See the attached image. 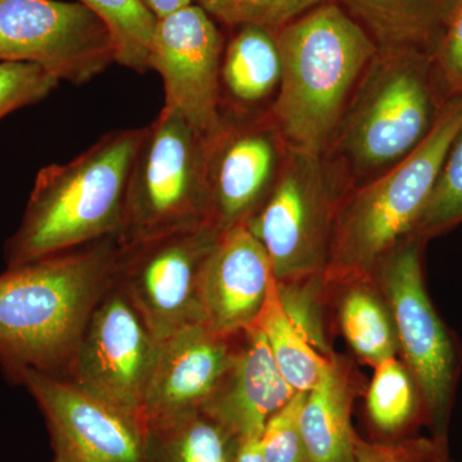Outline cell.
<instances>
[{
    "label": "cell",
    "mask_w": 462,
    "mask_h": 462,
    "mask_svg": "<svg viewBox=\"0 0 462 462\" xmlns=\"http://www.w3.org/2000/svg\"><path fill=\"white\" fill-rule=\"evenodd\" d=\"M117 238L69 249L0 273V366L66 379L91 311L114 278Z\"/></svg>",
    "instance_id": "1"
},
{
    "label": "cell",
    "mask_w": 462,
    "mask_h": 462,
    "mask_svg": "<svg viewBox=\"0 0 462 462\" xmlns=\"http://www.w3.org/2000/svg\"><path fill=\"white\" fill-rule=\"evenodd\" d=\"M143 133L115 130L69 162L42 169L20 226L5 243L7 267L117 238Z\"/></svg>",
    "instance_id": "3"
},
{
    "label": "cell",
    "mask_w": 462,
    "mask_h": 462,
    "mask_svg": "<svg viewBox=\"0 0 462 462\" xmlns=\"http://www.w3.org/2000/svg\"><path fill=\"white\" fill-rule=\"evenodd\" d=\"M20 384L44 416L51 462H145V425L141 419L69 380L26 372Z\"/></svg>",
    "instance_id": "13"
},
{
    "label": "cell",
    "mask_w": 462,
    "mask_h": 462,
    "mask_svg": "<svg viewBox=\"0 0 462 462\" xmlns=\"http://www.w3.org/2000/svg\"><path fill=\"white\" fill-rule=\"evenodd\" d=\"M221 233L212 224L120 247L114 279L158 342L203 321L200 289Z\"/></svg>",
    "instance_id": "9"
},
{
    "label": "cell",
    "mask_w": 462,
    "mask_h": 462,
    "mask_svg": "<svg viewBox=\"0 0 462 462\" xmlns=\"http://www.w3.org/2000/svg\"><path fill=\"white\" fill-rule=\"evenodd\" d=\"M296 393L252 325L240 331L233 360L202 409L242 440L260 437L269 419Z\"/></svg>",
    "instance_id": "17"
},
{
    "label": "cell",
    "mask_w": 462,
    "mask_h": 462,
    "mask_svg": "<svg viewBox=\"0 0 462 462\" xmlns=\"http://www.w3.org/2000/svg\"><path fill=\"white\" fill-rule=\"evenodd\" d=\"M87 5L106 23L114 38L116 62L144 74L149 67L157 18L141 0H76Z\"/></svg>",
    "instance_id": "25"
},
{
    "label": "cell",
    "mask_w": 462,
    "mask_h": 462,
    "mask_svg": "<svg viewBox=\"0 0 462 462\" xmlns=\"http://www.w3.org/2000/svg\"><path fill=\"white\" fill-rule=\"evenodd\" d=\"M214 224L207 143L175 109L144 127L127 189L120 247Z\"/></svg>",
    "instance_id": "7"
},
{
    "label": "cell",
    "mask_w": 462,
    "mask_h": 462,
    "mask_svg": "<svg viewBox=\"0 0 462 462\" xmlns=\"http://www.w3.org/2000/svg\"><path fill=\"white\" fill-rule=\"evenodd\" d=\"M158 346L156 337L112 278L85 325L65 380L143 421Z\"/></svg>",
    "instance_id": "11"
},
{
    "label": "cell",
    "mask_w": 462,
    "mask_h": 462,
    "mask_svg": "<svg viewBox=\"0 0 462 462\" xmlns=\"http://www.w3.org/2000/svg\"><path fill=\"white\" fill-rule=\"evenodd\" d=\"M231 462H266L261 449L260 437L239 440Z\"/></svg>",
    "instance_id": "32"
},
{
    "label": "cell",
    "mask_w": 462,
    "mask_h": 462,
    "mask_svg": "<svg viewBox=\"0 0 462 462\" xmlns=\"http://www.w3.org/2000/svg\"><path fill=\"white\" fill-rule=\"evenodd\" d=\"M275 38L282 79L267 115L285 148L322 156L378 45L330 0L282 26Z\"/></svg>",
    "instance_id": "2"
},
{
    "label": "cell",
    "mask_w": 462,
    "mask_h": 462,
    "mask_svg": "<svg viewBox=\"0 0 462 462\" xmlns=\"http://www.w3.org/2000/svg\"><path fill=\"white\" fill-rule=\"evenodd\" d=\"M254 327L263 334L282 378L296 392H309L318 384L330 363L305 330L289 314L278 281L273 279Z\"/></svg>",
    "instance_id": "23"
},
{
    "label": "cell",
    "mask_w": 462,
    "mask_h": 462,
    "mask_svg": "<svg viewBox=\"0 0 462 462\" xmlns=\"http://www.w3.org/2000/svg\"><path fill=\"white\" fill-rule=\"evenodd\" d=\"M30 63L58 80L89 83L116 62L107 23L65 0H0V63Z\"/></svg>",
    "instance_id": "10"
},
{
    "label": "cell",
    "mask_w": 462,
    "mask_h": 462,
    "mask_svg": "<svg viewBox=\"0 0 462 462\" xmlns=\"http://www.w3.org/2000/svg\"><path fill=\"white\" fill-rule=\"evenodd\" d=\"M437 75L447 97L462 94V0H456L451 16L434 53Z\"/></svg>",
    "instance_id": "31"
},
{
    "label": "cell",
    "mask_w": 462,
    "mask_h": 462,
    "mask_svg": "<svg viewBox=\"0 0 462 462\" xmlns=\"http://www.w3.org/2000/svg\"><path fill=\"white\" fill-rule=\"evenodd\" d=\"M361 391L364 383L355 364L334 352L318 384L306 392L300 409L309 462H355L357 431L352 412Z\"/></svg>",
    "instance_id": "18"
},
{
    "label": "cell",
    "mask_w": 462,
    "mask_h": 462,
    "mask_svg": "<svg viewBox=\"0 0 462 462\" xmlns=\"http://www.w3.org/2000/svg\"><path fill=\"white\" fill-rule=\"evenodd\" d=\"M141 2L157 20L196 3L194 0H141Z\"/></svg>",
    "instance_id": "33"
},
{
    "label": "cell",
    "mask_w": 462,
    "mask_h": 462,
    "mask_svg": "<svg viewBox=\"0 0 462 462\" xmlns=\"http://www.w3.org/2000/svg\"><path fill=\"white\" fill-rule=\"evenodd\" d=\"M462 127V94L449 97L430 135L382 175L349 190L337 218L322 284L373 276L412 238L449 145Z\"/></svg>",
    "instance_id": "5"
},
{
    "label": "cell",
    "mask_w": 462,
    "mask_h": 462,
    "mask_svg": "<svg viewBox=\"0 0 462 462\" xmlns=\"http://www.w3.org/2000/svg\"><path fill=\"white\" fill-rule=\"evenodd\" d=\"M215 21L234 27L254 25L276 32L329 0H194Z\"/></svg>",
    "instance_id": "27"
},
{
    "label": "cell",
    "mask_w": 462,
    "mask_h": 462,
    "mask_svg": "<svg viewBox=\"0 0 462 462\" xmlns=\"http://www.w3.org/2000/svg\"><path fill=\"white\" fill-rule=\"evenodd\" d=\"M224 51L223 33L197 3L157 20L149 67L162 79L163 107L178 111L206 142L225 124Z\"/></svg>",
    "instance_id": "12"
},
{
    "label": "cell",
    "mask_w": 462,
    "mask_h": 462,
    "mask_svg": "<svg viewBox=\"0 0 462 462\" xmlns=\"http://www.w3.org/2000/svg\"><path fill=\"white\" fill-rule=\"evenodd\" d=\"M365 392V413L375 439L394 440L415 436L425 425L424 407L418 385L398 356L373 367Z\"/></svg>",
    "instance_id": "24"
},
{
    "label": "cell",
    "mask_w": 462,
    "mask_h": 462,
    "mask_svg": "<svg viewBox=\"0 0 462 462\" xmlns=\"http://www.w3.org/2000/svg\"><path fill=\"white\" fill-rule=\"evenodd\" d=\"M425 243L411 238L388 254L373 276L396 328L398 357L420 393L425 427L448 447L449 422L462 369V346L438 314L424 276Z\"/></svg>",
    "instance_id": "8"
},
{
    "label": "cell",
    "mask_w": 462,
    "mask_h": 462,
    "mask_svg": "<svg viewBox=\"0 0 462 462\" xmlns=\"http://www.w3.org/2000/svg\"><path fill=\"white\" fill-rule=\"evenodd\" d=\"M369 32L379 50L436 53L456 0H330Z\"/></svg>",
    "instance_id": "20"
},
{
    "label": "cell",
    "mask_w": 462,
    "mask_h": 462,
    "mask_svg": "<svg viewBox=\"0 0 462 462\" xmlns=\"http://www.w3.org/2000/svg\"><path fill=\"white\" fill-rule=\"evenodd\" d=\"M348 191L327 154L287 149L272 191L245 224L266 251L281 291L321 282Z\"/></svg>",
    "instance_id": "6"
},
{
    "label": "cell",
    "mask_w": 462,
    "mask_h": 462,
    "mask_svg": "<svg viewBox=\"0 0 462 462\" xmlns=\"http://www.w3.org/2000/svg\"><path fill=\"white\" fill-rule=\"evenodd\" d=\"M282 58L275 32L264 27H236L225 47L221 63V89L234 111L254 108L278 91Z\"/></svg>",
    "instance_id": "21"
},
{
    "label": "cell",
    "mask_w": 462,
    "mask_h": 462,
    "mask_svg": "<svg viewBox=\"0 0 462 462\" xmlns=\"http://www.w3.org/2000/svg\"><path fill=\"white\" fill-rule=\"evenodd\" d=\"M273 279L270 258L247 226L223 231L203 272V321L225 334L252 327Z\"/></svg>",
    "instance_id": "16"
},
{
    "label": "cell",
    "mask_w": 462,
    "mask_h": 462,
    "mask_svg": "<svg viewBox=\"0 0 462 462\" xmlns=\"http://www.w3.org/2000/svg\"><path fill=\"white\" fill-rule=\"evenodd\" d=\"M239 333L200 322L161 340L143 403L144 424L202 409L233 360Z\"/></svg>",
    "instance_id": "15"
},
{
    "label": "cell",
    "mask_w": 462,
    "mask_h": 462,
    "mask_svg": "<svg viewBox=\"0 0 462 462\" xmlns=\"http://www.w3.org/2000/svg\"><path fill=\"white\" fill-rule=\"evenodd\" d=\"M306 392H297L264 425L260 436L266 462H309L302 430L300 409Z\"/></svg>",
    "instance_id": "29"
},
{
    "label": "cell",
    "mask_w": 462,
    "mask_h": 462,
    "mask_svg": "<svg viewBox=\"0 0 462 462\" xmlns=\"http://www.w3.org/2000/svg\"><path fill=\"white\" fill-rule=\"evenodd\" d=\"M462 224V127L449 145L412 238L427 245Z\"/></svg>",
    "instance_id": "26"
},
{
    "label": "cell",
    "mask_w": 462,
    "mask_h": 462,
    "mask_svg": "<svg viewBox=\"0 0 462 462\" xmlns=\"http://www.w3.org/2000/svg\"><path fill=\"white\" fill-rule=\"evenodd\" d=\"M321 300L360 363L375 367L398 356L393 318L374 276L321 282Z\"/></svg>",
    "instance_id": "19"
},
{
    "label": "cell",
    "mask_w": 462,
    "mask_h": 462,
    "mask_svg": "<svg viewBox=\"0 0 462 462\" xmlns=\"http://www.w3.org/2000/svg\"><path fill=\"white\" fill-rule=\"evenodd\" d=\"M448 447L431 437L411 436L394 440L355 438V462H442Z\"/></svg>",
    "instance_id": "30"
},
{
    "label": "cell",
    "mask_w": 462,
    "mask_h": 462,
    "mask_svg": "<svg viewBox=\"0 0 462 462\" xmlns=\"http://www.w3.org/2000/svg\"><path fill=\"white\" fill-rule=\"evenodd\" d=\"M442 462H454L451 460V458H449V456L448 457L445 458V460H443Z\"/></svg>",
    "instance_id": "34"
},
{
    "label": "cell",
    "mask_w": 462,
    "mask_h": 462,
    "mask_svg": "<svg viewBox=\"0 0 462 462\" xmlns=\"http://www.w3.org/2000/svg\"><path fill=\"white\" fill-rule=\"evenodd\" d=\"M239 440L203 409L145 425V462H231Z\"/></svg>",
    "instance_id": "22"
},
{
    "label": "cell",
    "mask_w": 462,
    "mask_h": 462,
    "mask_svg": "<svg viewBox=\"0 0 462 462\" xmlns=\"http://www.w3.org/2000/svg\"><path fill=\"white\" fill-rule=\"evenodd\" d=\"M206 143L215 226H245L272 191L287 148L267 112L225 115L223 130Z\"/></svg>",
    "instance_id": "14"
},
{
    "label": "cell",
    "mask_w": 462,
    "mask_h": 462,
    "mask_svg": "<svg viewBox=\"0 0 462 462\" xmlns=\"http://www.w3.org/2000/svg\"><path fill=\"white\" fill-rule=\"evenodd\" d=\"M430 51L379 50L349 99L327 156L349 190L382 175L430 135L447 99Z\"/></svg>",
    "instance_id": "4"
},
{
    "label": "cell",
    "mask_w": 462,
    "mask_h": 462,
    "mask_svg": "<svg viewBox=\"0 0 462 462\" xmlns=\"http://www.w3.org/2000/svg\"><path fill=\"white\" fill-rule=\"evenodd\" d=\"M60 80L30 63H0V121L18 109L36 105L56 89Z\"/></svg>",
    "instance_id": "28"
}]
</instances>
